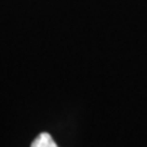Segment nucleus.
Segmentation results:
<instances>
[{
  "mask_svg": "<svg viewBox=\"0 0 147 147\" xmlns=\"http://www.w3.org/2000/svg\"><path fill=\"white\" fill-rule=\"evenodd\" d=\"M31 147H58V145L48 132H40L31 144Z\"/></svg>",
  "mask_w": 147,
  "mask_h": 147,
  "instance_id": "obj_1",
  "label": "nucleus"
}]
</instances>
